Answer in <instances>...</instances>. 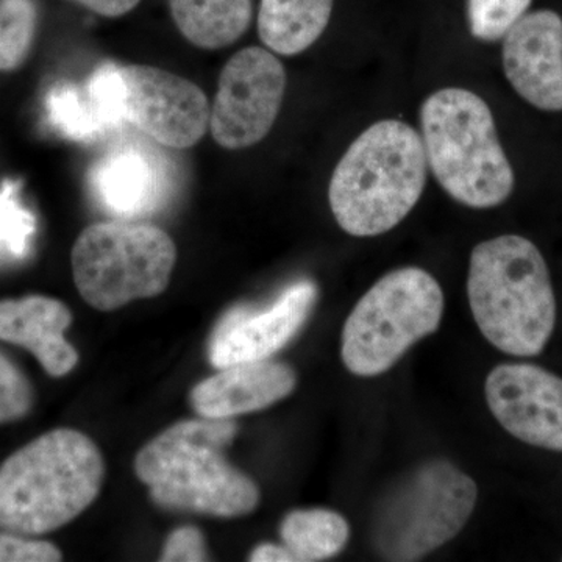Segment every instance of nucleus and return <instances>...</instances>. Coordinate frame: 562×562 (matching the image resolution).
<instances>
[{
    "label": "nucleus",
    "instance_id": "1",
    "mask_svg": "<svg viewBox=\"0 0 562 562\" xmlns=\"http://www.w3.org/2000/svg\"><path fill=\"white\" fill-rule=\"evenodd\" d=\"M238 435L233 419L180 420L155 436L135 457V473L161 509L203 516H249L260 487L227 460Z\"/></svg>",
    "mask_w": 562,
    "mask_h": 562
},
{
    "label": "nucleus",
    "instance_id": "2",
    "mask_svg": "<svg viewBox=\"0 0 562 562\" xmlns=\"http://www.w3.org/2000/svg\"><path fill=\"white\" fill-rule=\"evenodd\" d=\"M105 469L85 432H44L0 465V530L40 536L72 522L101 494Z\"/></svg>",
    "mask_w": 562,
    "mask_h": 562
},
{
    "label": "nucleus",
    "instance_id": "3",
    "mask_svg": "<svg viewBox=\"0 0 562 562\" xmlns=\"http://www.w3.org/2000/svg\"><path fill=\"white\" fill-rule=\"evenodd\" d=\"M428 161L416 128L384 120L361 133L333 172L328 202L335 221L357 238L383 235L420 201Z\"/></svg>",
    "mask_w": 562,
    "mask_h": 562
},
{
    "label": "nucleus",
    "instance_id": "4",
    "mask_svg": "<svg viewBox=\"0 0 562 562\" xmlns=\"http://www.w3.org/2000/svg\"><path fill=\"white\" fill-rule=\"evenodd\" d=\"M468 297L480 331L503 353L538 357L552 338L557 299L549 266L524 236H497L472 250Z\"/></svg>",
    "mask_w": 562,
    "mask_h": 562
},
{
    "label": "nucleus",
    "instance_id": "5",
    "mask_svg": "<svg viewBox=\"0 0 562 562\" xmlns=\"http://www.w3.org/2000/svg\"><path fill=\"white\" fill-rule=\"evenodd\" d=\"M420 127L428 168L450 198L476 210L508 201L513 166L479 94L462 88L432 92L422 103Z\"/></svg>",
    "mask_w": 562,
    "mask_h": 562
},
{
    "label": "nucleus",
    "instance_id": "6",
    "mask_svg": "<svg viewBox=\"0 0 562 562\" xmlns=\"http://www.w3.org/2000/svg\"><path fill=\"white\" fill-rule=\"evenodd\" d=\"M446 299L438 280L420 268L382 277L351 310L342 328L341 358L357 376L391 371L414 344L441 325Z\"/></svg>",
    "mask_w": 562,
    "mask_h": 562
},
{
    "label": "nucleus",
    "instance_id": "7",
    "mask_svg": "<svg viewBox=\"0 0 562 562\" xmlns=\"http://www.w3.org/2000/svg\"><path fill=\"white\" fill-rule=\"evenodd\" d=\"M176 262L171 236L157 225L136 221L92 224L80 233L70 254L77 291L99 312L162 294Z\"/></svg>",
    "mask_w": 562,
    "mask_h": 562
},
{
    "label": "nucleus",
    "instance_id": "8",
    "mask_svg": "<svg viewBox=\"0 0 562 562\" xmlns=\"http://www.w3.org/2000/svg\"><path fill=\"white\" fill-rule=\"evenodd\" d=\"M479 490L447 460L424 462L376 506L372 542L387 561H417L452 541L475 509Z\"/></svg>",
    "mask_w": 562,
    "mask_h": 562
},
{
    "label": "nucleus",
    "instance_id": "9",
    "mask_svg": "<svg viewBox=\"0 0 562 562\" xmlns=\"http://www.w3.org/2000/svg\"><path fill=\"white\" fill-rule=\"evenodd\" d=\"M286 85V70L272 50L251 46L233 55L211 103L213 139L228 150L260 143L279 117Z\"/></svg>",
    "mask_w": 562,
    "mask_h": 562
},
{
    "label": "nucleus",
    "instance_id": "10",
    "mask_svg": "<svg viewBox=\"0 0 562 562\" xmlns=\"http://www.w3.org/2000/svg\"><path fill=\"white\" fill-rule=\"evenodd\" d=\"M125 121L169 149H190L210 131L211 105L205 92L169 70L121 65Z\"/></svg>",
    "mask_w": 562,
    "mask_h": 562
},
{
    "label": "nucleus",
    "instance_id": "11",
    "mask_svg": "<svg viewBox=\"0 0 562 562\" xmlns=\"http://www.w3.org/2000/svg\"><path fill=\"white\" fill-rule=\"evenodd\" d=\"M492 416L528 446L562 453V379L530 362H505L484 383Z\"/></svg>",
    "mask_w": 562,
    "mask_h": 562
},
{
    "label": "nucleus",
    "instance_id": "12",
    "mask_svg": "<svg viewBox=\"0 0 562 562\" xmlns=\"http://www.w3.org/2000/svg\"><path fill=\"white\" fill-rule=\"evenodd\" d=\"M316 299L314 283L301 281L281 292L271 305L228 310L211 333V364L222 369L238 362L269 360L302 330Z\"/></svg>",
    "mask_w": 562,
    "mask_h": 562
},
{
    "label": "nucleus",
    "instance_id": "13",
    "mask_svg": "<svg viewBox=\"0 0 562 562\" xmlns=\"http://www.w3.org/2000/svg\"><path fill=\"white\" fill-rule=\"evenodd\" d=\"M88 187L102 210L135 221L165 205L173 188V166L165 151L140 139L110 147L88 172Z\"/></svg>",
    "mask_w": 562,
    "mask_h": 562
},
{
    "label": "nucleus",
    "instance_id": "14",
    "mask_svg": "<svg viewBox=\"0 0 562 562\" xmlns=\"http://www.w3.org/2000/svg\"><path fill=\"white\" fill-rule=\"evenodd\" d=\"M502 61L514 91L542 111H562V18L525 13L503 36Z\"/></svg>",
    "mask_w": 562,
    "mask_h": 562
},
{
    "label": "nucleus",
    "instance_id": "15",
    "mask_svg": "<svg viewBox=\"0 0 562 562\" xmlns=\"http://www.w3.org/2000/svg\"><path fill=\"white\" fill-rule=\"evenodd\" d=\"M46 117L58 135L98 143L127 127L120 63L105 61L83 83L60 81L46 95Z\"/></svg>",
    "mask_w": 562,
    "mask_h": 562
},
{
    "label": "nucleus",
    "instance_id": "16",
    "mask_svg": "<svg viewBox=\"0 0 562 562\" xmlns=\"http://www.w3.org/2000/svg\"><path fill=\"white\" fill-rule=\"evenodd\" d=\"M297 386L291 366L272 360L238 362L220 369L190 392L192 409L205 419L261 412L290 397Z\"/></svg>",
    "mask_w": 562,
    "mask_h": 562
},
{
    "label": "nucleus",
    "instance_id": "17",
    "mask_svg": "<svg viewBox=\"0 0 562 562\" xmlns=\"http://www.w3.org/2000/svg\"><path fill=\"white\" fill-rule=\"evenodd\" d=\"M72 324L66 303L46 295L0 301V341L24 347L54 379L68 375L79 364V351L66 341Z\"/></svg>",
    "mask_w": 562,
    "mask_h": 562
},
{
    "label": "nucleus",
    "instance_id": "18",
    "mask_svg": "<svg viewBox=\"0 0 562 562\" xmlns=\"http://www.w3.org/2000/svg\"><path fill=\"white\" fill-rule=\"evenodd\" d=\"M333 5L335 0H261L258 35L273 54L294 57L321 38Z\"/></svg>",
    "mask_w": 562,
    "mask_h": 562
},
{
    "label": "nucleus",
    "instance_id": "19",
    "mask_svg": "<svg viewBox=\"0 0 562 562\" xmlns=\"http://www.w3.org/2000/svg\"><path fill=\"white\" fill-rule=\"evenodd\" d=\"M169 9L181 35L206 50L232 46L254 18L251 0H169Z\"/></svg>",
    "mask_w": 562,
    "mask_h": 562
},
{
    "label": "nucleus",
    "instance_id": "20",
    "mask_svg": "<svg viewBox=\"0 0 562 562\" xmlns=\"http://www.w3.org/2000/svg\"><path fill=\"white\" fill-rule=\"evenodd\" d=\"M280 538L294 562L325 561L346 549L350 527L330 509H295L281 520Z\"/></svg>",
    "mask_w": 562,
    "mask_h": 562
},
{
    "label": "nucleus",
    "instance_id": "21",
    "mask_svg": "<svg viewBox=\"0 0 562 562\" xmlns=\"http://www.w3.org/2000/svg\"><path fill=\"white\" fill-rule=\"evenodd\" d=\"M36 20L33 0H0V70L16 69L27 58Z\"/></svg>",
    "mask_w": 562,
    "mask_h": 562
},
{
    "label": "nucleus",
    "instance_id": "22",
    "mask_svg": "<svg viewBox=\"0 0 562 562\" xmlns=\"http://www.w3.org/2000/svg\"><path fill=\"white\" fill-rule=\"evenodd\" d=\"M18 191L20 184L16 181H3L0 188V254L22 258L31 249L36 221L20 202Z\"/></svg>",
    "mask_w": 562,
    "mask_h": 562
},
{
    "label": "nucleus",
    "instance_id": "23",
    "mask_svg": "<svg viewBox=\"0 0 562 562\" xmlns=\"http://www.w3.org/2000/svg\"><path fill=\"white\" fill-rule=\"evenodd\" d=\"M531 0H469L473 38L495 43L530 9Z\"/></svg>",
    "mask_w": 562,
    "mask_h": 562
},
{
    "label": "nucleus",
    "instance_id": "24",
    "mask_svg": "<svg viewBox=\"0 0 562 562\" xmlns=\"http://www.w3.org/2000/svg\"><path fill=\"white\" fill-rule=\"evenodd\" d=\"M33 406V387L24 372L0 351V424L20 420Z\"/></svg>",
    "mask_w": 562,
    "mask_h": 562
},
{
    "label": "nucleus",
    "instance_id": "25",
    "mask_svg": "<svg viewBox=\"0 0 562 562\" xmlns=\"http://www.w3.org/2000/svg\"><path fill=\"white\" fill-rule=\"evenodd\" d=\"M63 553L47 541L29 538L18 532H0V562H58Z\"/></svg>",
    "mask_w": 562,
    "mask_h": 562
},
{
    "label": "nucleus",
    "instance_id": "26",
    "mask_svg": "<svg viewBox=\"0 0 562 562\" xmlns=\"http://www.w3.org/2000/svg\"><path fill=\"white\" fill-rule=\"evenodd\" d=\"M162 562H203L210 561L205 538L199 528L180 527L166 539L161 550Z\"/></svg>",
    "mask_w": 562,
    "mask_h": 562
},
{
    "label": "nucleus",
    "instance_id": "27",
    "mask_svg": "<svg viewBox=\"0 0 562 562\" xmlns=\"http://www.w3.org/2000/svg\"><path fill=\"white\" fill-rule=\"evenodd\" d=\"M85 9L103 18H120L131 13L138 7L140 0H74Z\"/></svg>",
    "mask_w": 562,
    "mask_h": 562
},
{
    "label": "nucleus",
    "instance_id": "28",
    "mask_svg": "<svg viewBox=\"0 0 562 562\" xmlns=\"http://www.w3.org/2000/svg\"><path fill=\"white\" fill-rule=\"evenodd\" d=\"M250 562H294V558L288 552L286 547L281 543H260L251 550Z\"/></svg>",
    "mask_w": 562,
    "mask_h": 562
}]
</instances>
